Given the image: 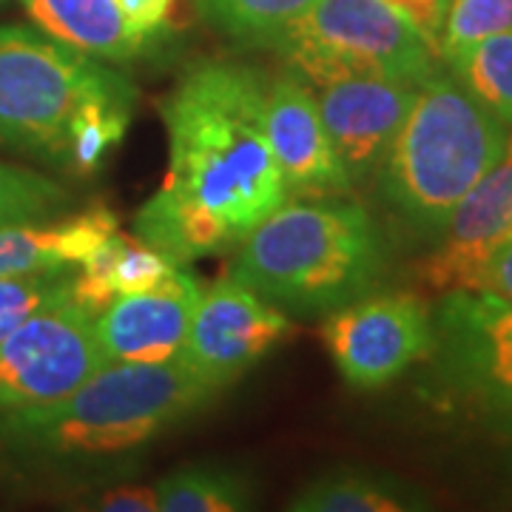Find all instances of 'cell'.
Listing matches in <instances>:
<instances>
[{
  "label": "cell",
  "mask_w": 512,
  "mask_h": 512,
  "mask_svg": "<svg viewBox=\"0 0 512 512\" xmlns=\"http://www.w3.org/2000/svg\"><path fill=\"white\" fill-rule=\"evenodd\" d=\"M268 74L251 63L202 57L160 100L168 174L143 202L134 234L188 265L237 251L288 191L265 134Z\"/></svg>",
  "instance_id": "1"
},
{
  "label": "cell",
  "mask_w": 512,
  "mask_h": 512,
  "mask_svg": "<svg viewBox=\"0 0 512 512\" xmlns=\"http://www.w3.org/2000/svg\"><path fill=\"white\" fill-rule=\"evenodd\" d=\"M220 393L180 359L109 362L69 396L0 416V450L37 464H100L137 456Z\"/></svg>",
  "instance_id": "2"
},
{
  "label": "cell",
  "mask_w": 512,
  "mask_h": 512,
  "mask_svg": "<svg viewBox=\"0 0 512 512\" xmlns=\"http://www.w3.org/2000/svg\"><path fill=\"white\" fill-rule=\"evenodd\" d=\"M234 276L288 316H325L376 291L387 245L365 205L288 200L234 251Z\"/></svg>",
  "instance_id": "3"
},
{
  "label": "cell",
  "mask_w": 512,
  "mask_h": 512,
  "mask_svg": "<svg viewBox=\"0 0 512 512\" xmlns=\"http://www.w3.org/2000/svg\"><path fill=\"white\" fill-rule=\"evenodd\" d=\"M510 137L453 74L416 86L402 126L376 168L384 208L407 234L436 242L456 205L498 163Z\"/></svg>",
  "instance_id": "4"
},
{
  "label": "cell",
  "mask_w": 512,
  "mask_h": 512,
  "mask_svg": "<svg viewBox=\"0 0 512 512\" xmlns=\"http://www.w3.org/2000/svg\"><path fill=\"white\" fill-rule=\"evenodd\" d=\"M126 80L40 29L0 26V151L60 168L74 109Z\"/></svg>",
  "instance_id": "5"
},
{
  "label": "cell",
  "mask_w": 512,
  "mask_h": 512,
  "mask_svg": "<svg viewBox=\"0 0 512 512\" xmlns=\"http://www.w3.org/2000/svg\"><path fill=\"white\" fill-rule=\"evenodd\" d=\"M274 52L305 80L359 69L421 86L439 72L436 52L387 0H316Z\"/></svg>",
  "instance_id": "6"
},
{
  "label": "cell",
  "mask_w": 512,
  "mask_h": 512,
  "mask_svg": "<svg viewBox=\"0 0 512 512\" xmlns=\"http://www.w3.org/2000/svg\"><path fill=\"white\" fill-rule=\"evenodd\" d=\"M424 362L441 396L512 436V302L467 288L441 293Z\"/></svg>",
  "instance_id": "7"
},
{
  "label": "cell",
  "mask_w": 512,
  "mask_h": 512,
  "mask_svg": "<svg viewBox=\"0 0 512 512\" xmlns=\"http://www.w3.org/2000/svg\"><path fill=\"white\" fill-rule=\"evenodd\" d=\"M103 365L94 313L72 296L29 313L0 339V416L57 402Z\"/></svg>",
  "instance_id": "8"
},
{
  "label": "cell",
  "mask_w": 512,
  "mask_h": 512,
  "mask_svg": "<svg viewBox=\"0 0 512 512\" xmlns=\"http://www.w3.org/2000/svg\"><path fill=\"white\" fill-rule=\"evenodd\" d=\"M328 348L353 390H379L424 362L433 348V311L416 293H365L328 313Z\"/></svg>",
  "instance_id": "9"
},
{
  "label": "cell",
  "mask_w": 512,
  "mask_h": 512,
  "mask_svg": "<svg viewBox=\"0 0 512 512\" xmlns=\"http://www.w3.org/2000/svg\"><path fill=\"white\" fill-rule=\"evenodd\" d=\"M288 333V313L256 296L234 276H222L208 288H200L191 328L177 359L222 393Z\"/></svg>",
  "instance_id": "10"
},
{
  "label": "cell",
  "mask_w": 512,
  "mask_h": 512,
  "mask_svg": "<svg viewBox=\"0 0 512 512\" xmlns=\"http://www.w3.org/2000/svg\"><path fill=\"white\" fill-rule=\"evenodd\" d=\"M319 100L322 123L350 183H367L402 126L416 86L359 69H330L308 80Z\"/></svg>",
  "instance_id": "11"
},
{
  "label": "cell",
  "mask_w": 512,
  "mask_h": 512,
  "mask_svg": "<svg viewBox=\"0 0 512 512\" xmlns=\"http://www.w3.org/2000/svg\"><path fill=\"white\" fill-rule=\"evenodd\" d=\"M265 134L288 200L348 197L353 191L322 123L316 92L291 66L288 72L268 77Z\"/></svg>",
  "instance_id": "12"
},
{
  "label": "cell",
  "mask_w": 512,
  "mask_h": 512,
  "mask_svg": "<svg viewBox=\"0 0 512 512\" xmlns=\"http://www.w3.org/2000/svg\"><path fill=\"white\" fill-rule=\"evenodd\" d=\"M507 242H512V128L504 154L458 202L436 237V248L419 262L416 276L439 296L470 288L481 265Z\"/></svg>",
  "instance_id": "13"
},
{
  "label": "cell",
  "mask_w": 512,
  "mask_h": 512,
  "mask_svg": "<svg viewBox=\"0 0 512 512\" xmlns=\"http://www.w3.org/2000/svg\"><path fill=\"white\" fill-rule=\"evenodd\" d=\"M200 299V282L180 265L157 288L111 299L94 316L97 339L109 362L157 365L177 359Z\"/></svg>",
  "instance_id": "14"
},
{
  "label": "cell",
  "mask_w": 512,
  "mask_h": 512,
  "mask_svg": "<svg viewBox=\"0 0 512 512\" xmlns=\"http://www.w3.org/2000/svg\"><path fill=\"white\" fill-rule=\"evenodd\" d=\"M117 231L120 220L109 205H92L69 217L0 225V279L74 268Z\"/></svg>",
  "instance_id": "15"
},
{
  "label": "cell",
  "mask_w": 512,
  "mask_h": 512,
  "mask_svg": "<svg viewBox=\"0 0 512 512\" xmlns=\"http://www.w3.org/2000/svg\"><path fill=\"white\" fill-rule=\"evenodd\" d=\"M20 6L46 37L117 69L148 52L131 37L114 0H20Z\"/></svg>",
  "instance_id": "16"
},
{
  "label": "cell",
  "mask_w": 512,
  "mask_h": 512,
  "mask_svg": "<svg viewBox=\"0 0 512 512\" xmlns=\"http://www.w3.org/2000/svg\"><path fill=\"white\" fill-rule=\"evenodd\" d=\"M430 507V498L410 481L359 467H339L311 478L288 501L293 512H421Z\"/></svg>",
  "instance_id": "17"
},
{
  "label": "cell",
  "mask_w": 512,
  "mask_h": 512,
  "mask_svg": "<svg viewBox=\"0 0 512 512\" xmlns=\"http://www.w3.org/2000/svg\"><path fill=\"white\" fill-rule=\"evenodd\" d=\"M134 100H137V89L131 80H126L114 89L86 97L74 109L66 128V148L60 165L66 177L92 180L100 174L111 151L126 140Z\"/></svg>",
  "instance_id": "18"
},
{
  "label": "cell",
  "mask_w": 512,
  "mask_h": 512,
  "mask_svg": "<svg viewBox=\"0 0 512 512\" xmlns=\"http://www.w3.org/2000/svg\"><path fill=\"white\" fill-rule=\"evenodd\" d=\"M157 512H242L254 507L251 481L220 464H191L154 484Z\"/></svg>",
  "instance_id": "19"
},
{
  "label": "cell",
  "mask_w": 512,
  "mask_h": 512,
  "mask_svg": "<svg viewBox=\"0 0 512 512\" xmlns=\"http://www.w3.org/2000/svg\"><path fill=\"white\" fill-rule=\"evenodd\" d=\"M456 83L512 128V29L444 57Z\"/></svg>",
  "instance_id": "20"
},
{
  "label": "cell",
  "mask_w": 512,
  "mask_h": 512,
  "mask_svg": "<svg viewBox=\"0 0 512 512\" xmlns=\"http://www.w3.org/2000/svg\"><path fill=\"white\" fill-rule=\"evenodd\" d=\"M205 20L251 49H274L316 0H197Z\"/></svg>",
  "instance_id": "21"
},
{
  "label": "cell",
  "mask_w": 512,
  "mask_h": 512,
  "mask_svg": "<svg viewBox=\"0 0 512 512\" xmlns=\"http://www.w3.org/2000/svg\"><path fill=\"white\" fill-rule=\"evenodd\" d=\"M72 191L49 174L0 160V225L52 220L66 214Z\"/></svg>",
  "instance_id": "22"
},
{
  "label": "cell",
  "mask_w": 512,
  "mask_h": 512,
  "mask_svg": "<svg viewBox=\"0 0 512 512\" xmlns=\"http://www.w3.org/2000/svg\"><path fill=\"white\" fill-rule=\"evenodd\" d=\"M180 265L174 259L160 254L157 248L146 245L143 239L114 234V256H111L109 291L111 296H128V293H146L165 282Z\"/></svg>",
  "instance_id": "23"
},
{
  "label": "cell",
  "mask_w": 512,
  "mask_h": 512,
  "mask_svg": "<svg viewBox=\"0 0 512 512\" xmlns=\"http://www.w3.org/2000/svg\"><path fill=\"white\" fill-rule=\"evenodd\" d=\"M510 29L512 0H450L441 32V60Z\"/></svg>",
  "instance_id": "24"
},
{
  "label": "cell",
  "mask_w": 512,
  "mask_h": 512,
  "mask_svg": "<svg viewBox=\"0 0 512 512\" xmlns=\"http://www.w3.org/2000/svg\"><path fill=\"white\" fill-rule=\"evenodd\" d=\"M72 296V268L49 274L0 279V339L29 313Z\"/></svg>",
  "instance_id": "25"
},
{
  "label": "cell",
  "mask_w": 512,
  "mask_h": 512,
  "mask_svg": "<svg viewBox=\"0 0 512 512\" xmlns=\"http://www.w3.org/2000/svg\"><path fill=\"white\" fill-rule=\"evenodd\" d=\"M120 15L126 20V29L131 37H137L143 46L151 49V43H157L163 29L168 26L174 0H114Z\"/></svg>",
  "instance_id": "26"
},
{
  "label": "cell",
  "mask_w": 512,
  "mask_h": 512,
  "mask_svg": "<svg viewBox=\"0 0 512 512\" xmlns=\"http://www.w3.org/2000/svg\"><path fill=\"white\" fill-rule=\"evenodd\" d=\"M387 3L424 37V43L441 60V32H444L450 0H387Z\"/></svg>",
  "instance_id": "27"
},
{
  "label": "cell",
  "mask_w": 512,
  "mask_h": 512,
  "mask_svg": "<svg viewBox=\"0 0 512 512\" xmlns=\"http://www.w3.org/2000/svg\"><path fill=\"white\" fill-rule=\"evenodd\" d=\"M467 291L493 293L498 299L512 302V242L501 245L498 251L490 254V259L481 265V271H478Z\"/></svg>",
  "instance_id": "28"
},
{
  "label": "cell",
  "mask_w": 512,
  "mask_h": 512,
  "mask_svg": "<svg viewBox=\"0 0 512 512\" xmlns=\"http://www.w3.org/2000/svg\"><path fill=\"white\" fill-rule=\"evenodd\" d=\"M92 510L100 512H157V493L154 487L143 484H120L106 493L94 495Z\"/></svg>",
  "instance_id": "29"
},
{
  "label": "cell",
  "mask_w": 512,
  "mask_h": 512,
  "mask_svg": "<svg viewBox=\"0 0 512 512\" xmlns=\"http://www.w3.org/2000/svg\"><path fill=\"white\" fill-rule=\"evenodd\" d=\"M3 3H6V0H0V6H3Z\"/></svg>",
  "instance_id": "30"
},
{
  "label": "cell",
  "mask_w": 512,
  "mask_h": 512,
  "mask_svg": "<svg viewBox=\"0 0 512 512\" xmlns=\"http://www.w3.org/2000/svg\"><path fill=\"white\" fill-rule=\"evenodd\" d=\"M0 473H3V470H0Z\"/></svg>",
  "instance_id": "31"
}]
</instances>
